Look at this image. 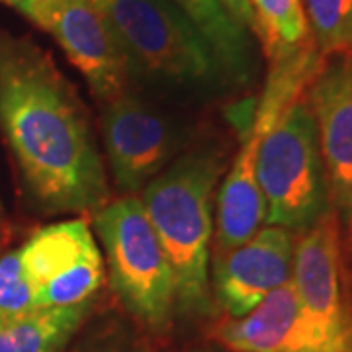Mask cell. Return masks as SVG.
Returning <instances> with one entry per match:
<instances>
[{"label":"cell","mask_w":352,"mask_h":352,"mask_svg":"<svg viewBox=\"0 0 352 352\" xmlns=\"http://www.w3.org/2000/svg\"><path fill=\"white\" fill-rule=\"evenodd\" d=\"M0 129L34 208L85 215L110 201L87 106L45 51L0 34Z\"/></svg>","instance_id":"6da1fadb"},{"label":"cell","mask_w":352,"mask_h":352,"mask_svg":"<svg viewBox=\"0 0 352 352\" xmlns=\"http://www.w3.org/2000/svg\"><path fill=\"white\" fill-rule=\"evenodd\" d=\"M226 170V149L206 145L176 157L138 194L175 276L176 311L190 317L214 309V208Z\"/></svg>","instance_id":"7a4b0ae2"},{"label":"cell","mask_w":352,"mask_h":352,"mask_svg":"<svg viewBox=\"0 0 352 352\" xmlns=\"http://www.w3.org/2000/svg\"><path fill=\"white\" fill-rule=\"evenodd\" d=\"M102 10L122 45L129 78L208 96L231 87L212 47L166 0H106Z\"/></svg>","instance_id":"3957f363"},{"label":"cell","mask_w":352,"mask_h":352,"mask_svg":"<svg viewBox=\"0 0 352 352\" xmlns=\"http://www.w3.org/2000/svg\"><path fill=\"white\" fill-rule=\"evenodd\" d=\"M264 223L303 233L331 212L317 126L305 90L266 131L256 155Z\"/></svg>","instance_id":"277c9868"},{"label":"cell","mask_w":352,"mask_h":352,"mask_svg":"<svg viewBox=\"0 0 352 352\" xmlns=\"http://www.w3.org/2000/svg\"><path fill=\"white\" fill-rule=\"evenodd\" d=\"M92 215L116 296L139 323L163 331L176 311L175 276L139 196L110 200Z\"/></svg>","instance_id":"5b68a950"},{"label":"cell","mask_w":352,"mask_h":352,"mask_svg":"<svg viewBox=\"0 0 352 352\" xmlns=\"http://www.w3.org/2000/svg\"><path fill=\"white\" fill-rule=\"evenodd\" d=\"M321 59L323 57L314 47L286 61L270 63V73L247 138L233 163L227 164L226 178L217 188L212 258L251 239L264 223L266 210L256 182L258 147L282 110L305 90Z\"/></svg>","instance_id":"8992f818"},{"label":"cell","mask_w":352,"mask_h":352,"mask_svg":"<svg viewBox=\"0 0 352 352\" xmlns=\"http://www.w3.org/2000/svg\"><path fill=\"white\" fill-rule=\"evenodd\" d=\"M339 217L331 210L296 239L292 286L309 352H352L340 278Z\"/></svg>","instance_id":"52a82bcc"},{"label":"cell","mask_w":352,"mask_h":352,"mask_svg":"<svg viewBox=\"0 0 352 352\" xmlns=\"http://www.w3.org/2000/svg\"><path fill=\"white\" fill-rule=\"evenodd\" d=\"M102 141L116 188L138 196L175 161L184 135L166 113L126 90L104 104Z\"/></svg>","instance_id":"ba28073f"},{"label":"cell","mask_w":352,"mask_h":352,"mask_svg":"<svg viewBox=\"0 0 352 352\" xmlns=\"http://www.w3.org/2000/svg\"><path fill=\"white\" fill-rule=\"evenodd\" d=\"M18 251L36 292L38 309L88 302L104 282V256L82 217L39 229Z\"/></svg>","instance_id":"9c48e42d"},{"label":"cell","mask_w":352,"mask_h":352,"mask_svg":"<svg viewBox=\"0 0 352 352\" xmlns=\"http://www.w3.org/2000/svg\"><path fill=\"white\" fill-rule=\"evenodd\" d=\"M28 18L53 36L102 104L126 92V57L100 6L85 0H36Z\"/></svg>","instance_id":"30bf717a"},{"label":"cell","mask_w":352,"mask_h":352,"mask_svg":"<svg viewBox=\"0 0 352 352\" xmlns=\"http://www.w3.org/2000/svg\"><path fill=\"white\" fill-rule=\"evenodd\" d=\"M317 126L331 208L352 219V51L323 57L305 87Z\"/></svg>","instance_id":"8fae6325"},{"label":"cell","mask_w":352,"mask_h":352,"mask_svg":"<svg viewBox=\"0 0 352 352\" xmlns=\"http://www.w3.org/2000/svg\"><path fill=\"white\" fill-rule=\"evenodd\" d=\"M296 233L278 226L261 227L251 239L210 261L212 294L231 319L254 309L292 280Z\"/></svg>","instance_id":"7c38bea8"},{"label":"cell","mask_w":352,"mask_h":352,"mask_svg":"<svg viewBox=\"0 0 352 352\" xmlns=\"http://www.w3.org/2000/svg\"><path fill=\"white\" fill-rule=\"evenodd\" d=\"M217 339L233 352H309L292 280L247 315L221 323Z\"/></svg>","instance_id":"4fadbf2b"},{"label":"cell","mask_w":352,"mask_h":352,"mask_svg":"<svg viewBox=\"0 0 352 352\" xmlns=\"http://www.w3.org/2000/svg\"><path fill=\"white\" fill-rule=\"evenodd\" d=\"M184 14L212 47L229 85L249 87L256 76V57L251 32L227 12L219 0H166Z\"/></svg>","instance_id":"5bb4252c"},{"label":"cell","mask_w":352,"mask_h":352,"mask_svg":"<svg viewBox=\"0 0 352 352\" xmlns=\"http://www.w3.org/2000/svg\"><path fill=\"white\" fill-rule=\"evenodd\" d=\"M90 309L92 300L0 321V352H63Z\"/></svg>","instance_id":"9a60e30c"},{"label":"cell","mask_w":352,"mask_h":352,"mask_svg":"<svg viewBox=\"0 0 352 352\" xmlns=\"http://www.w3.org/2000/svg\"><path fill=\"white\" fill-rule=\"evenodd\" d=\"M249 4L254 14V36L270 63L314 50L302 0H249Z\"/></svg>","instance_id":"2e32d148"},{"label":"cell","mask_w":352,"mask_h":352,"mask_svg":"<svg viewBox=\"0 0 352 352\" xmlns=\"http://www.w3.org/2000/svg\"><path fill=\"white\" fill-rule=\"evenodd\" d=\"M302 8L321 57L352 51V0H302Z\"/></svg>","instance_id":"e0dca14e"},{"label":"cell","mask_w":352,"mask_h":352,"mask_svg":"<svg viewBox=\"0 0 352 352\" xmlns=\"http://www.w3.org/2000/svg\"><path fill=\"white\" fill-rule=\"evenodd\" d=\"M36 292L25 274L20 251L0 256V321H10L36 311Z\"/></svg>","instance_id":"ac0fdd59"},{"label":"cell","mask_w":352,"mask_h":352,"mask_svg":"<svg viewBox=\"0 0 352 352\" xmlns=\"http://www.w3.org/2000/svg\"><path fill=\"white\" fill-rule=\"evenodd\" d=\"M219 2L226 6L227 12L231 14L247 32L254 34V14H252L249 0H219Z\"/></svg>","instance_id":"d6986e66"},{"label":"cell","mask_w":352,"mask_h":352,"mask_svg":"<svg viewBox=\"0 0 352 352\" xmlns=\"http://www.w3.org/2000/svg\"><path fill=\"white\" fill-rule=\"evenodd\" d=\"M0 2H4V4H8V6L16 8V10H20L24 16H30L32 8H34V4H36V0H0Z\"/></svg>","instance_id":"ffe728a7"},{"label":"cell","mask_w":352,"mask_h":352,"mask_svg":"<svg viewBox=\"0 0 352 352\" xmlns=\"http://www.w3.org/2000/svg\"><path fill=\"white\" fill-rule=\"evenodd\" d=\"M4 237H6V212H4V206L0 200V245L4 243Z\"/></svg>","instance_id":"44dd1931"},{"label":"cell","mask_w":352,"mask_h":352,"mask_svg":"<svg viewBox=\"0 0 352 352\" xmlns=\"http://www.w3.org/2000/svg\"><path fill=\"white\" fill-rule=\"evenodd\" d=\"M102 352H141L138 349H108V351H102Z\"/></svg>","instance_id":"7402d4cb"},{"label":"cell","mask_w":352,"mask_h":352,"mask_svg":"<svg viewBox=\"0 0 352 352\" xmlns=\"http://www.w3.org/2000/svg\"><path fill=\"white\" fill-rule=\"evenodd\" d=\"M85 2H90V4H96V6H100V8H102V4H104L106 0H85Z\"/></svg>","instance_id":"603a6c76"},{"label":"cell","mask_w":352,"mask_h":352,"mask_svg":"<svg viewBox=\"0 0 352 352\" xmlns=\"http://www.w3.org/2000/svg\"><path fill=\"white\" fill-rule=\"evenodd\" d=\"M346 227H349V233H351V243H352V219L349 221V226H346Z\"/></svg>","instance_id":"cb8c5ba5"},{"label":"cell","mask_w":352,"mask_h":352,"mask_svg":"<svg viewBox=\"0 0 352 352\" xmlns=\"http://www.w3.org/2000/svg\"><path fill=\"white\" fill-rule=\"evenodd\" d=\"M194 352H204V351H194Z\"/></svg>","instance_id":"d4e9b609"}]
</instances>
